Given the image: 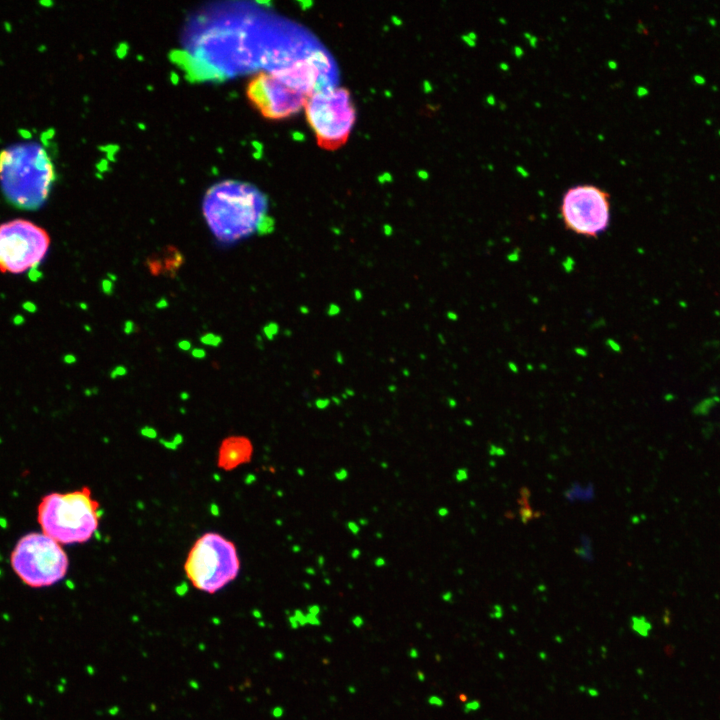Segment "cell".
Instances as JSON below:
<instances>
[{
	"instance_id": "6da1fadb",
	"label": "cell",
	"mask_w": 720,
	"mask_h": 720,
	"mask_svg": "<svg viewBox=\"0 0 720 720\" xmlns=\"http://www.w3.org/2000/svg\"><path fill=\"white\" fill-rule=\"evenodd\" d=\"M266 200L255 187L237 181L213 185L205 194L202 211L215 238L233 244L264 230Z\"/></svg>"
},
{
	"instance_id": "7c38bea8",
	"label": "cell",
	"mask_w": 720,
	"mask_h": 720,
	"mask_svg": "<svg viewBox=\"0 0 720 720\" xmlns=\"http://www.w3.org/2000/svg\"><path fill=\"white\" fill-rule=\"evenodd\" d=\"M633 629L641 636H648L651 630V624L644 617H633L632 618Z\"/></svg>"
},
{
	"instance_id": "3957f363",
	"label": "cell",
	"mask_w": 720,
	"mask_h": 720,
	"mask_svg": "<svg viewBox=\"0 0 720 720\" xmlns=\"http://www.w3.org/2000/svg\"><path fill=\"white\" fill-rule=\"evenodd\" d=\"M99 503L89 487L45 495L37 507L42 532L61 545L84 543L99 526Z\"/></svg>"
},
{
	"instance_id": "8fae6325",
	"label": "cell",
	"mask_w": 720,
	"mask_h": 720,
	"mask_svg": "<svg viewBox=\"0 0 720 720\" xmlns=\"http://www.w3.org/2000/svg\"><path fill=\"white\" fill-rule=\"evenodd\" d=\"M161 255L163 262L158 261L154 257H152L148 262L151 273L155 275L166 272L174 273L183 262L182 255L176 248L173 247H168V249L164 250Z\"/></svg>"
},
{
	"instance_id": "52a82bcc",
	"label": "cell",
	"mask_w": 720,
	"mask_h": 720,
	"mask_svg": "<svg viewBox=\"0 0 720 720\" xmlns=\"http://www.w3.org/2000/svg\"><path fill=\"white\" fill-rule=\"evenodd\" d=\"M50 247L47 231L25 219L0 225V272L20 274L37 266Z\"/></svg>"
},
{
	"instance_id": "2e32d148",
	"label": "cell",
	"mask_w": 720,
	"mask_h": 720,
	"mask_svg": "<svg viewBox=\"0 0 720 720\" xmlns=\"http://www.w3.org/2000/svg\"><path fill=\"white\" fill-rule=\"evenodd\" d=\"M718 135L720 136V130H718Z\"/></svg>"
},
{
	"instance_id": "9c48e42d",
	"label": "cell",
	"mask_w": 720,
	"mask_h": 720,
	"mask_svg": "<svg viewBox=\"0 0 720 720\" xmlns=\"http://www.w3.org/2000/svg\"><path fill=\"white\" fill-rule=\"evenodd\" d=\"M246 94L255 108L267 119L278 120L304 108L305 94L291 88L271 72H260L248 83Z\"/></svg>"
},
{
	"instance_id": "4fadbf2b",
	"label": "cell",
	"mask_w": 720,
	"mask_h": 720,
	"mask_svg": "<svg viewBox=\"0 0 720 720\" xmlns=\"http://www.w3.org/2000/svg\"><path fill=\"white\" fill-rule=\"evenodd\" d=\"M202 342L209 345H218V343L221 341V338L212 334L205 335L202 339Z\"/></svg>"
},
{
	"instance_id": "8992f818",
	"label": "cell",
	"mask_w": 720,
	"mask_h": 720,
	"mask_svg": "<svg viewBox=\"0 0 720 720\" xmlns=\"http://www.w3.org/2000/svg\"><path fill=\"white\" fill-rule=\"evenodd\" d=\"M320 147L335 150L346 143L355 122L349 91L332 88L312 94L304 106Z\"/></svg>"
},
{
	"instance_id": "7a4b0ae2",
	"label": "cell",
	"mask_w": 720,
	"mask_h": 720,
	"mask_svg": "<svg viewBox=\"0 0 720 720\" xmlns=\"http://www.w3.org/2000/svg\"><path fill=\"white\" fill-rule=\"evenodd\" d=\"M54 171L46 151L37 143L14 145L0 153V185L17 208L34 210L50 192Z\"/></svg>"
},
{
	"instance_id": "5b68a950",
	"label": "cell",
	"mask_w": 720,
	"mask_h": 720,
	"mask_svg": "<svg viewBox=\"0 0 720 720\" xmlns=\"http://www.w3.org/2000/svg\"><path fill=\"white\" fill-rule=\"evenodd\" d=\"M18 578L32 588L52 586L67 574L69 559L62 545L43 532L22 536L10 556Z\"/></svg>"
},
{
	"instance_id": "277c9868",
	"label": "cell",
	"mask_w": 720,
	"mask_h": 720,
	"mask_svg": "<svg viewBox=\"0 0 720 720\" xmlns=\"http://www.w3.org/2000/svg\"><path fill=\"white\" fill-rule=\"evenodd\" d=\"M184 571L196 589L213 594L238 576L240 559L237 548L221 534L205 533L191 547Z\"/></svg>"
},
{
	"instance_id": "30bf717a",
	"label": "cell",
	"mask_w": 720,
	"mask_h": 720,
	"mask_svg": "<svg viewBox=\"0 0 720 720\" xmlns=\"http://www.w3.org/2000/svg\"><path fill=\"white\" fill-rule=\"evenodd\" d=\"M253 455V445L250 439L244 436H229L222 440L217 457V465L225 471H231L250 462Z\"/></svg>"
},
{
	"instance_id": "9a60e30c",
	"label": "cell",
	"mask_w": 720,
	"mask_h": 720,
	"mask_svg": "<svg viewBox=\"0 0 720 720\" xmlns=\"http://www.w3.org/2000/svg\"><path fill=\"white\" fill-rule=\"evenodd\" d=\"M708 23H709V25H710V26H713V27H715V26H716V24H717V21H716V19H715V18H713V17H709V18H708Z\"/></svg>"
},
{
	"instance_id": "5bb4252c",
	"label": "cell",
	"mask_w": 720,
	"mask_h": 720,
	"mask_svg": "<svg viewBox=\"0 0 720 720\" xmlns=\"http://www.w3.org/2000/svg\"><path fill=\"white\" fill-rule=\"evenodd\" d=\"M692 79H693L694 83L697 85H704L706 83L705 77L700 74L693 75Z\"/></svg>"
},
{
	"instance_id": "ba28073f",
	"label": "cell",
	"mask_w": 720,
	"mask_h": 720,
	"mask_svg": "<svg viewBox=\"0 0 720 720\" xmlns=\"http://www.w3.org/2000/svg\"><path fill=\"white\" fill-rule=\"evenodd\" d=\"M610 194L595 185H577L568 189L560 206L565 228L577 235L597 238L609 227Z\"/></svg>"
}]
</instances>
